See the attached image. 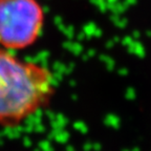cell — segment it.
<instances>
[{"label": "cell", "mask_w": 151, "mask_h": 151, "mask_svg": "<svg viewBox=\"0 0 151 151\" xmlns=\"http://www.w3.org/2000/svg\"><path fill=\"white\" fill-rule=\"evenodd\" d=\"M55 92L52 69L0 48V128L20 126L46 107Z\"/></svg>", "instance_id": "6da1fadb"}, {"label": "cell", "mask_w": 151, "mask_h": 151, "mask_svg": "<svg viewBox=\"0 0 151 151\" xmlns=\"http://www.w3.org/2000/svg\"><path fill=\"white\" fill-rule=\"evenodd\" d=\"M40 0H0V48L18 52L38 42L45 26Z\"/></svg>", "instance_id": "7a4b0ae2"}]
</instances>
